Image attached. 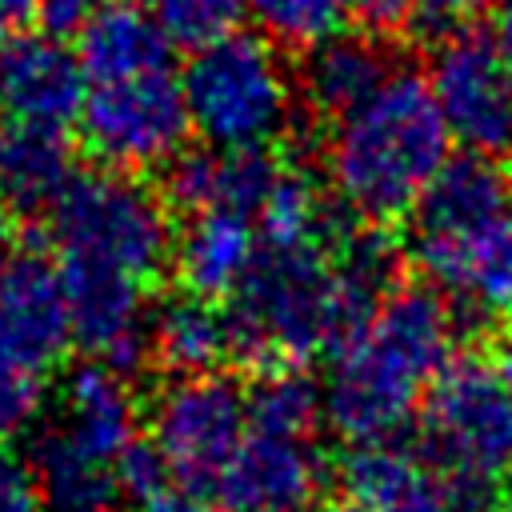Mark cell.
Wrapping results in <instances>:
<instances>
[{
  "label": "cell",
  "mask_w": 512,
  "mask_h": 512,
  "mask_svg": "<svg viewBox=\"0 0 512 512\" xmlns=\"http://www.w3.org/2000/svg\"><path fill=\"white\" fill-rule=\"evenodd\" d=\"M420 432L444 480L500 484L512 472V392L496 364L452 356L424 396Z\"/></svg>",
  "instance_id": "8992f818"
},
{
  "label": "cell",
  "mask_w": 512,
  "mask_h": 512,
  "mask_svg": "<svg viewBox=\"0 0 512 512\" xmlns=\"http://www.w3.org/2000/svg\"><path fill=\"white\" fill-rule=\"evenodd\" d=\"M456 316L436 288H392L376 312L332 348L324 380L328 424L360 440H392L452 360Z\"/></svg>",
  "instance_id": "6da1fadb"
},
{
  "label": "cell",
  "mask_w": 512,
  "mask_h": 512,
  "mask_svg": "<svg viewBox=\"0 0 512 512\" xmlns=\"http://www.w3.org/2000/svg\"><path fill=\"white\" fill-rule=\"evenodd\" d=\"M60 284L68 304L72 340L116 372H132L148 360V288L84 260H60Z\"/></svg>",
  "instance_id": "7c38bea8"
},
{
  "label": "cell",
  "mask_w": 512,
  "mask_h": 512,
  "mask_svg": "<svg viewBox=\"0 0 512 512\" xmlns=\"http://www.w3.org/2000/svg\"><path fill=\"white\" fill-rule=\"evenodd\" d=\"M328 512H364L360 504H336V508H328Z\"/></svg>",
  "instance_id": "f35d334b"
},
{
  "label": "cell",
  "mask_w": 512,
  "mask_h": 512,
  "mask_svg": "<svg viewBox=\"0 0 512 512\" xmlns=\"http://www.w3.org/2000/svg\"><path fill=\"white\" fill-rule=\"evenodd\" d=\"M32 16H36V0H0V40L24 32Z\"/></svg>",
  "instance_id": "d590c367"
},
{
  "label": "cell",
  "mask_w": 512,
  "mask_h": 512,
  "mask_svg": "<svg viewBox=\"0 0 512 512\" xmlns=\"http://www.w3.org/2000/svg\"><path fill=\"white\" fill-rule=\"evenodd\" d=\"M188 128L184 88L172 68L92 84L80 112L84 148L112 168L168 164L184 148Z\"/></svg>",
  "instance_id": "52a82bcc"
},
{
  "label": "cell",
  "mask_w": 512,
  "mask_h": 512,
  "mask_svg": "<svg viewBox=\"0 0 512 512\" xmlns=\"http://www.w3.org/2000/svg\"><path fill=\"white\" fill-rule=\"evenodd\" d=\"M136 424H140V408L124 372L108 364H84L68 376L56 428L76 448L116 464V456L136 440Z\"/></svg>",
  "instance_id": "2e32d148"
},
{
  "label": "cell",
  "mask_w": 512,
  "mask_h": 512,
  "mask_svg": "<svg viewBox=\"0 0 512 512\" xmlns=\"http://www.w3.org/2000/svg\"><path fill=\"white\" fill-rule=\"evenodd\" d=\"M4 144H8V136L0 132V168H4Z\"/></svg>",
  "instance_id": "ab89813d"
},
{
  "label": "cell",
  "mask_w": 512,
  "mask_h": 512,
  "mask_svg": "<svg viewBox=\"0 0 512 512\" xmlns=\"http://www.w3.org/2000/svg\"><path fill=\"white\" fill-rule=\"evenodd\" d=\"M40 408H44V372L0 360V440L28 432Z\"/></svg>",
  "instance_id": "4316f807"
},
{
  "label": "cell",
  "mask_w": 512,
  "mask_h": 512,
  "mask_svg": "<svg viewBox=\"0 0 512 512\" xmlns=\"http://www.w3.org/2000/svg\"><path fill=\"white\" fill-rule=\"evenodd\" d=\"M324 416V388L300 372V364L264 368L248 392V428L276 436H312Z\"/></svg>",
  "instance_id": "7402d4cb"
},
{
  "label": "cell",
  "mask_w": 512,
  "mask_h": 512,
  "mask_svg": "<svg viewBox=\"0 0 512 512\" xmlns=\"http://www.w3.org/2000/svg\"><path fill=\"white\" fill-rule=\"evenodd\" d=\"M72 344L60 268L40 252L12 256L0 268V360L48 372Z\"/></svg>",
  "instance_id": "5bb4252c"
},
{
  "label": "cell",
  "mask_w": 512,
  "mask_h": 512,
  "mask_svg": "<svg viewBox=\"0 0 512 512\" xmlns=\"http://www.w3.org/2000/svg\"><path fill=\"white\" fill-rule=\"evenodd\" d=\"M420 472L416 456L392 440H360L340 460V488L348 504H360L364 512H376L388 504L412 476Z\"/></svg>",
  "instance_id": "cb8c5ba5"
},
{
  "label": "cell",
  "mask_w": 512,
  "mask_h": 512,
  "mask_svg": "<svg viewBox=\"0 0 512 512\" xmlns=\"http://www.w3.org/2000/svg\"><path fill=\"white\" fill-rule=\"evenodd\" d=\"M336 240L260 244L232 292V356L248 364H304L352 336L384 296L356 284L332 252Z\"/></svg>",
  "instance_id": "7a4b0ae2"
},
{
  "label": "cell",
  "mask_w": 512,
  "mask_h": 512,
  "mask_svg": "<svg viewBox=\"0 0 512 512\" xmlns=\"http://www.w3.org/2000/svg\"><path fill=\"white\" fill-rule=\"evenodd\" d=\"M256 256H260V240H256L252 216L208 208V212H196L176 236L172 268L188 292L216 300L240 288Z\"/></svg>",
  "instance_id": "9a60e30c"
},
{
  "label": "cell",
  "mask_w": 512,
  "mask_h": 512,
  "mask_svg": "<svg viewBox=\"0 0 512 512\" xmlns=\"http://www.w3.org/2000/svg\"><path fill=\"white\" fill-rule=\"evenodd\" d=\"M480 8H492V0H416L412 16L432 32H456Z\"/></svg>",
  "instance_id": "1f68e13d"
},
{
  "label": "cell",
  "mask_w": 512,
  "mask_h": 512,
  "mask_svg": "<svg viewBox=\"0 0 512 512\" xmlns=\"http://www.w3.org/2000/svg\"><path fill=\"white\" fill-rule=\"evenodd\" d=\"M136 512H216L212 500L180 480H172L168 488H160L156 496H148L144 504H136Z\"/></svg>",
  "instance_id": "d6a6232c"
},
{
  "label": "cell",
  "mask_w": 512,
  "mask_h": 512,
  "mask_svg": "<svg viewBox=\"0 0 512 512\" xmlns=\"http://www.w3.org/2000/svg\"><path fill=\"white\" fill-rule=\"evenodd\" d=\"M508 508H512V496H508Z\"/></svg>",
  "instance_id": "60d3db41"
},
{
  "label": "cell",
  "mask_w": 512,
  "mask_h": 512,
  "mask_svg": "<svg viewBox=\"0 0 512 512\" xmlns=\"http://www.w3.org/2000/svg\"><path fill=\"white\" fill-rule=\"evenodd\" d=\"M496 372H500L504 388L512 392V332H508V336H504V344L496 348Z\"/></svg>",
  "instance_id": "74e56055"
},
{
  "label": "cell",
  "mask_w": 512,
  "mask_h": 512,
  "mask_svg": "<svg viewBox=\"0 0 512 512\" xmlns=\"http://www.w3.org/2000/svg\"><path fill=\"white\" fill-rule=\"evenodd\" d=\"M32 476L44 512H116L124 492L116 464L76 448L60 428H48L32 444Z\"/></svg>",
  "instance_id": "d6986e66"
},
{
  "label": "cell",
  "mask_w": 512,
  "mask_h": 512,
  "mask_svg": "<svg viewBox=\"0 0 512 512\" xmlns=\"http://www.w3.org/2000/svg\"><path fill=\"white\" fill-rule=\"evenodd\" d=\"M252 12L272 40L316 48L320 40L344 32L352 0H252Z\"/></svg>",
  "instance_id": "484cf974"
},
{
  "label": "cell",
  "mask_w": 512,
  "mask_h": 512,
  "mask_svg": "<svg viewBox=\"0 0 512 512\" xmlns=\"http://www.w3.org/2000/svg\"><path fill=\"white\" fill-rule=\"evenodd\" d=\"M352 8L364 16V24H372L376 32H392L404 20H412L416 0H352Z\"/></svg>",
  "instance_id": "836d02e7"
},
{
  "label": "cell",
  "mask_w": 512,
  "mask_h": 512,
  "mask_svg": "<svg viewBox=\"0 0 512 512\" xmlns=\"http://www.w3.org/2000/svg\"><path fill=\"white\" fill-rule=\"evenodd\" d=\"M320 480L324 464L312 436L248 428L212 492L228 512H304Z\"/></svg>",
  "instance_id": "4fadbf2b"
},
{
  "label": "cell",
  "mask_w": 512,
  "mask_h": 512,
  "mask_svg": "<svg viewBox=\"0 0 512 512\" xmlns=\"http://www.w3.org/2000/svg\"><path fill=\"white\" fill-rule=\"evenodd\" d=\"M80 64L92 84L172 68V44L156 16L132 0H108L80 28Z\"/></svg>",
  "instance_id": "e0dca14e"
},
{
  "label": "cell",
  "mask_w": 512,
  "mask_h": 512,
  "mask_svg": "<svg viewBox=\"0 0 512 512\" xmlns=\"http://www.w3.org/2000/svg\"><path fill=\"white\" fill-rule=\"evenodd\" d=\"M388 56L368 40V36H348L336 32L320 40L308 52L304 64V92L316 112L324 116H344L356 104H364L384 80H388Z\"/></svg>",
  "instance_id": "ffe728a7"
},
{
  "label": "cell",
  "mask_w": 512,
  "mask_h": 512,
  "mask_svg": "<svg viewBox=\"0 0 512 512\" xmlns=\"http://www.w3.org/2000/svg\"><path fill=\"white\" fill-rule=\"evenodd\" d=\"M376 512H456L452 508V496H448V484L428 476V472H416L388 504H380Z\"/></svg>",
  "instance_id": "f546056e"
},
{
  "label": "cell",
  "mask_w": 512,
  "mask_h": 512,
  "mask_svg": "<svg viewBox=\"0 0 512 512\" xmlns=\"http://www.w3.org/2000/svg\"><path fill=\"white\" fill-rule=\"evenodd\" d=\"M148 428L172 476L208 492L248 436V396L220 372L176 376L156 392Z\"/></svg>",
  "instance_id": "ba28073f"
},
{
  "label": "cell",
  "mask_w": 512,
  "mask_h": 512,
  "mask_svg": "<svg viewBox=\"0 0 512 512\" xmlns=\"http://www.w3.org/2000/svg\"><path fill=\"white\" fill-rule=\"evenodd\" d=\"M72 180H76V164H72V148L64 144V132L16 128L8 136L0 184L20 212H52Z\"/></svg>",
  "instance_id": "44dd1931"
},
{
  "label": "cell",
  "mask_w": 512,
  "mask_h": 512,
  "mask_svg": "<svg viewBox=\"0 0 512 512\" xmlns=\"http://www.w3.org/2000/svg\"><path fill=\"white\" fill-rule=\"evenodd\" d=\"M148 12L156 16L172 48L200 52L240 32L244 16L252 12V0H148Z\"/></svg>",
  "instance_id": "d4e9b609"
},
{
  "label": "cell",
  "mask_w": 512,
  "mask_h": 512,
  "mask_svg": "<svg viewBox=\"0 0 512 512\" xmlns=\"http://www.w3.org/2000/svg\"><path fill=\"white\" fill-rule=\"evenodd\" d=\"M60 260L100 264L152 288L172 264L176 232L164 192L128 172H88L48 212Z\"/></svg>",
  "instance_id": "277c9868"
},
{
  "label": "cell",
  "mask_w": 512,
  "mask_h": 512,
  "mask_svg": "<svg viewBox=\"0 0 512 512\" xmlns=\"http://www.w3.org/2000/svg\"><path fill=\"white\" fill-rule=\"evenodd\" d=\"M16 256V220L8 212V204H0V268Z\"/></svg>",
  "instance_id": "8d00e7d4"
},
{
  "label": "cell",
  "mask_w": 512,
  "mask_h": 512,
  "mask_svg": "<svg viewBox=\"0 0 512 512\" xmlns=\"http://www.w3.org/2000/svg\"><path fill=\"white\" fill-rule=\"evenodd\" d=\"M116 480H120L124 500L144 504L148 496H156L160 488H168L176 476H172L168 460L160 456V448H156L152 440H132V444L116 456Z\"/></svg>",
  "instance_id": "83f0119b"
},
{
  "label": "cell",
  "mask_w": 512,
  "mask_h": 512,
  "mask_svg": "<svg viewBox=\"0 0 512 512\" xmlns=\"http://www.w3.org/2000/svg\"><path fill=\"white\" fill-rule=\"evenodd\" d=\"M232 356L228 312L212 300L184 292L164 300L148 320V360H156L172 376H204L216 372Z\"/></svg>",
  "instance_id": "ac0fdd59"
},
{
  "label": "cell",
  "mask_w": 512,
  "mask_h": 512,
  "mask_svg": "<svg viewBox=\"0 0 512 512\" xmlns=\"http://www.w3.org/2000/svg\"><path fill=\"white\" fill-rule=\"evenodd\" d=\"M512 76V0H492V36H488Z\"/></svg>",
  "instance_id": "e575fe53"
},
{
  "label": "cell",
  "mask_w": 512,
  "mask_h": 512,
  "mask_svg": "<svg viewBox=\"0 0 512 512\" xmlns=\"http://www.w3.org/2000/svg\"><path fill=\"white\" fill-rule=\"evenodd\" d=\"M0 512H44L32 464L0 444Z\"/></svg>",
  "instance_id": "f1b7e54d"
},
{
  "label": "cell",
  "mask_w": 512,
  "mask_h": 512,
  "mask_svg": "<svg viewBox=\"0 0 512 512\" xmlns=\"http://www.w3.org/2000/svg\"><path fill=\"white\" fill-rule=\"evenodd\" d=\"M428 88L464 152L488 160L512 152V76L488 36L448 32L432 52Z\"/></svg>",
  "instance_id": "30bf717a"
},
{
  "label": "cell",
  "mask_w": 512,
  "mask_h": 512,
  "mask_svg": "<svg viewBox=\"0 0 512 512\" xmlns=\"http://www.w3.org/2000/svg\"><path fill=\"white\" fill-rule=\"evenodd\" d=\"M88 72L60 36L16 32L0 40V112L24 132H68L80 124Z\"/></svg>",
  "instance_id": "8fae6325"
},
{
  "label": "cell",
  "mask_w": 512,
  "mask_h": 512,
  "mask_svg": "<svg viewBox=\"0 0 512 512\" xmlns=\"http://www.w3.org/2000/svg\"><path fill=\"white\" fill-rule=\"evenodd\" d=\"M408 248L452 308L476 320L512 316V208L456 224H412Z\"/></svg>",
  "instance_id": "9c48e42d"
},
{
  "label": "cell",
  "mask_w": 512,
  "mask_h": 512,
  "mask_svg": "<svg viewBox=\"0 0 512 512\" xmlns=\"http://www.w3.org/2000/svg\"><path fill=\"white\" fill-rule=\"evenodd\" d=\"M180 88L192 128L212 148H268L292 116V80L276 44L248 32L200 48Z\"/></svg>",
  "instance_id": "5b68a950"
},
{
  "label": "cell",
  "mask_w": 512,
  "mask_h": 512,
  "mask_svg": "<svg viewBox=\"0 0 512 512\" xmlns=\"http://www.w3.org/2000/svg\"><path fill=\"white\" fill-rule=\"evenodd\" d=\"M260 220V244H308V240H336L344 228L332 220L328 204L320 200L316 184L304 172H280L276 188L268 192Z\"/></svg>",
  "instance_id": "603a6c76"
},
{
  "label": "cell",
  "mask_w": 512,
  "mask_h": 512,
  "mask_svg": "<svg viewBox=\"0 0 512 512\" xmlns=\"http://www.w3.org/2000/svg\"><path fill=\"white\" fill-rule=\"evenodd\" d=\"M452 136L420 72L388 80L352 112L336 116L328 140V176L340 204L368 224H388L416 208L436 172L452 160Z\"/></svg>",
  "instance_id": "3957f363"
},
{
  "label": "cell",
  "mask_w": 512,
  "mask_h": 512,
  "mask_svg": "<svg viewBox=\"0 0 512 512\" xmlns=\"http://www.w3.org/2000/svg\"><path fill=\"white\" fill-rule=\"evenodd\" d=\"M96 8H100V0H36V20L48 36L64 40V36L80 32Z\"/></svg>",
  "instance_id": "4dcf8cb0"
}]
</instances>
